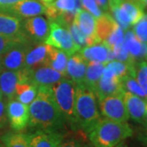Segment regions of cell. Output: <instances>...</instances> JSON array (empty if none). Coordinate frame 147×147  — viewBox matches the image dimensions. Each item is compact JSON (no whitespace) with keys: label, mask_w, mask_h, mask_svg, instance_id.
Instances as JSON below:
<instances>
[{"label":"cell","mask_w":147,"mask_h":147,"mask_svg":"<svg viewBox=\"0 0 147 147\" xmlns=\"http://www.w3.org/2000/svg\"><path fill=\"white\" fill-rule=\"evenodd\" d=\"M29 125L33 129L61 131L64 127L63 117L54 100L51 87H38L36 97L29 105Z\"/></svg>","instance_id":"1"},{"label":"cell","mask_w":147,"mask_h":147,"mask_svg":"<svg viewBox=\"0 0 147 147\" xmlns=\"http://www.w3.org/2000/svg\"><path fill=\"white\" fill-rule=\"evenodd\" d=\"M94 147H114L132 136L133 130L127 122L100 118L87 132Z\"/></svg>","instance_id":"2"},{"label":"cell","mask_w":147,"mask_h":147,"mask_svg":"<svg viewBox=\"0 0 147 147\" xmlns=\"http://www.w3.org/2000/svg\"><path fill=\"white\" fill-rule=\"evenodd\" d=\"M75 115L77 127L86 133L100 118L96 96L84 84L75 86Z\"/></svg>","instance_id":"3"},{"label":"cell","mask_w":147,"mask_h":147,"mask_svg":"<svg viewBox=\"0 0 147 147\" xmlns=\"http://www.w3.org/2000/svg\"><path fill=\"white\" fill-rule=\"evenodd\" d=\"M54 100L65 122L77 129L75 115V84L68 79H61L51 86Z\"/></svg>","instance_id":"4"},{"label":"cell","mask_w":147,"mask_h":147,"mask_svg":"<svg viewBox=\"0 0 147 147\" xmlns=\"http://www.w3.org/2000/svg\"><path fill=\"white\" fill-rule=\"evenodd\" d=\"M142 0H121L109 7L113 18L125 31L142 19L145 11Z\"/></svg>","instance_id":"5"},{"label":"cell","mask_w":147,"mask_h":147,"mask_svg":"<svg viewBox=\"0 0 147 147\" xmlns=\"http://www.w3.org/2000/svg\"><path fill=\"white\" fill-rule=\"evenodd\" d=\"M50 32L44 43L65 53L69 57L79 52V47L74 42L68 28L56 21H50Z\"/></svg>","instance_id":"6"},{"label":"cell","mask_w":147,"mask_h":147,"mask_svg":"<svg viewBox=\"0 0 147 147\" xmlns=\"http://www.w3.org/2000/svg\"><path fill=\"white\" fill-rule=\"evenodd\" d=\"M33 69L27 67L18 70L3 69L0 73V89L7 100L16 98L18 83H30Z\"/></svg>","instance_id":"7"},{"label":"cell","mask_w":147,"mask_h":147,"mask_svg":"<svg viewBox=\"0 0 147 147\" xmlns=\"http://www.w3.org/2000/svg\"><path fill=\"white\" fill-rule=\"evenodd\" d=\"M100 113L103 117L111 120L127 122L129 119L122 94L113 95L98 100Z\"/></svg>","instance_id":"8"},{"label":"cell","mask_w":147,"mask_h":147,"mask_svg":"<svg viewBox=\"0 0 147 147\" xmlns=\"http://www.w3.org/2000/svg\"><path fill=\"white\" fill-rule=\"evenodd\" d=\"M6 110L8 122L14 131H21L28 127L30 119L28 105L21 103L16 98H13L8 100Z\"/></svg>","instance_id":"9"},{"label":"cell","mask_w":147,"mask_h":147,"mask_svg":"<svg viewBox=\"0 0 147 147\" xmlns=\"http://www.w3.org/2000/svg\"><path fill=\"white\" fill-rule=\"evenodd\" d=\"M22 26L28 39L35 42L44 43L50 32L49 23L42 16L26 18L22 22Z\"/></svg>","instance_id":"10"},{"label":"cell","mask_w":147,"mask_h":147,"mask_svg":"<svg viewBox=\"0 0 147 147\" xmlns=\"http://www.w3.org/2000/svg\"><path fill=\"white\" fill-rule=\"evenodd\" d=\"M74 21L88 38V47L101 42L96 34V18L91 13L79 8L76 11Z\"/></svg>","instance_id":"11"},{"label":"cell","mask_w":147,"mask_h":147,"mask_svg":"<svg viewBox=\"0 0 147 147\" xmlns=\"http://www.w3.org/2000/svg\"><path fill=\"white\" fill-rule=\"evenodd\" d=\"M122 96L129 119L143 124L146 122L147 100L127 91H123Z\"/></svg>","instance_id":"12"},{"label":"cell","mask_w":147,"mask_h":147,"mask_svg":"<svg viewBox=\"0 0 147 147\" xmlns=\"http://www.w3.org/2000/svg\"><path fill=\"white\" fill-rule=\"evenodd\" d=\"M0 9L21 18H29L45 13V6L37 0H21L13 5Z\"/></svg>","instance_id":"13"},{"label":"cell","mask_w":147,"mask_h":147,"mask_svg":"<svg viewBox=\"0 0 147 147\" xmlns=\"http://www.w3.org/2000/svg\"><path fill=\"white\" fill-rule=\"evenodd\" d=\"M64 136L60 131H36L27 135L30 147H60L64 140Z\"/></svg>","instance_id":"14"},{"label":"cell","mask_w":147,"mask_h":147,"mask_svg":"<svg viewBox=\"0 0 147 147\" xmlns=\"http://www.w3.org/2000/svg\"><path fill=\"white\" fill-rule=\"evenodd\" d=\"M30 47L28 43L21 44L10 49L2 56L3 69L18 70L26 66V57Z\"/></svg>","instance_id":"15"},{"label":"cell","mask_w":147,"mask_h":147,"mask_svg":"<svg viewBox=\"0 0 147 147\" xmlns=\"http://www.w3.org/2000/svg\"><path fill=\"white\" fill-rule=\"evenodd\" d=\"M0 34L10 37H26L21 17L0 9Z\"/></svg>","instance_id":"16"},{"label":"cell","mask_w":147,"mask_h":147,"mask_svg":"<svg viewBox=\"0 0 147 147\" xmlns=\"http://www.w3.org/2000/svg\"><path fill=\"white\" fill-rule=\"evenodd\" d=\"M51 48L52 46L46 43H40L33 48L30 47L26 57L25 67L34 69L41 66H47Z\"/></svg>","instance_id":"17"},{"label":"cell","mask_w":147,"mask_h":147,"mask_svg":"<svg viewBox=\"0 0 147 147\" xmlns=\"http://www.w3.org/2000/svg\"><path fill=\"white\" fill-rule=\"evenodd\" d=\"M65 78L61 73L49 66H41L33 69L31 83L36 87H51L61 79Z\"/></svg>","instance_id":"18"},{"label":"cell","mask_w":147,"mask_h":147,"mask_svg":"<svg viewBox=\"0 0 147 147\" xmlns=\"http://www.w3.org/2000/svg\"><path fill=\"white\" fill-rule=\"evenodd\" d=\"M88 61L80 53H74L69 57L66 66V76L75 84H84Z\"/></svg>","instance_id":"19"},{"label":"cell","mask_w":147,"mask_h":147,"mask_svg":"<svg viewBox=\"0 0 147 147\" xmlns=\"http://www.w3.org/2000/svg\"><path fill=\"white\" fill-rule=\"evenodd\" d=\"M45 13L49 21H57L61 14L65 11H75L80 8L79 0H56L44 3Z\"/></svg>","instance_id":"20"},{"label":"cell","mask_w":147,"mask_h":147,"mask_svg":"<svg viewBox=\"0 0 147 147\" xmlns=\"http://www.w3.org/2000/svg\"><path fill=\"white\" fill-rule=\"evenodd\" d=\"M123 91L124 90L122 87L121 79L118 77L105 78L101 76L100 79L96 85L93 92L97 100H100L108 96L122 94Z\"/></svg>","instance_id":"21"},{"label":"cell","mask_w":147,"mask_h":147,"mask_svg":"<svg viewBox=\"0 0 147 147\" xmlns=\"http://www.w3.org/2000/svg\"><path fill=\"white\" fill-rule=\"evenodd\" d=\"M79 53L88 62L108 63L107 59L111 49L103 42L88 46L79 50Z\"/></svg>","instance_id":"22"},{"label":"cell","mask_w":147,"mask_h":147,"mask_svg":"<svg viewBox=\"0 0 147 147\" xmlns=\"http://www.w3.org/2000/svg\"><path fill=\"white\" fill-rule=\"evenodd\" d=\"M119 25L108 12H104L101 16L96 19V34L101 42H104L115 31Z\"/></svg>","instance_id":"23"},{"label":"cell","mask_w":147,"mask_h":147,"mask_svg":"<svg viewBox=\"0 0 147 147\" xmlns=\"http://www.w3.org/2000/svg\"><path fill=\"white\" fill-rule=\"evenodd\" d=\"M106 64L107 63L88 62L84 84L92 92L94 91L96 85L102 76L103 70Z\"/></svg>","instance_id":"24"},{"label":"cell","mask_w":147,"mask_h":147,"mask_svg":"<svg viewBox=\"0 0 147 147\" xmlns=\"http://www.w3.org/2000/svg\"><path fill=\"white\" fill-rule=\"evenodd\" d=\"M69 57L63 51L52 47L49 54L47 66L54 69L66 77V66Z\"/></svg>","instance_id":"25"},{"label":"cell","mask_w":147,"mask_h":147,"mask_svg":"<svg viewBox=\"0 0 147 147\" xmlns=\"http://www.w3.org/2000/svg\"><path fill=\"white\" fill-rule=\"evenodd\" d=\"M38 92V87L30 83H18L16 85V98L21 103L29 106Z\"/></svg>","instance_id":"26"},{"label":"cell","mask_w":147,"mask_h":147,"mask_svg":"<svg viewBox=\"0 0 147 147\" xmlns=\"http://www.w3.org/2000/svg\"><path fill=\"white\" fill-rule=\"evenodd\" d=\"M124 42L131 57L135 60L136 63L138 62L142 52V42L135 36L133 31L130 29L124 31Z\"/></svg>","instance_id":"27"},{"label":"cell","mask_w":147,"mask_h":147,"mask_svg":"<svg viewBox=\"0 0 147 147\" xmlns=\"http://www.w3.org/2000/svg\"><path fill=\"white\" fill-rule=\"evenodd\" d=\"M3 144L6 147H30L26 134L19 131H11L2 137Z\"/></svg>","instance_id":"28"},{"label":"cell","mask_w":147,"mask_h":147,"mask_svg":"<svg viewBox=\"0 0 147 147\" xmlns=\"http://www.w3.org/2000/svg\"><path fill=\"white\" fill-rule=\"evenodd\" d=\"M122 87L124 91L129 92L132 94L137 95L138 96L147 100V96L142 89L141 85L137 82L136 78L132 75H126L121 79Z\"/></svg>","instance_id":"29"},{"label":"cell","mask_w":147,"mask_h":147,"mask_svg":"<svg viewBox=\"0 0 147 147\" xmlns=\"http://www.w3.org/2000/svg\"><path fill=\"white\" fill-rule=\"evenodd\" d=\"M28 42L29 39L26 37H10L0 34V55L3 56L14 47Z\"/></svg>","instance_id":"30"},{"label":"cell","mask_w":147,"mask_h":147,"mask_svg":"<svg viewBox=\"0 0 147 147\" xmlns=\"http://www.w3.org/2000/svg\"><path fill=\"white\" fill-rule=\"evenodd\" d=\"M112 51H113L114 56H115V59L117 61L129 64L131 65H134L136 64L135 60L131 57V56L128 52V49L124 42V39H123V42L117 44L113 47Z\"/></svg>","instance_id":"31"},{"label":"cell","mask_w":147,"mask_h":147,"mask_svg":"<svg viewBox=\"0 0 147 147\" xmlns=\"http://www.w3.org/2000/svg\"><path fill=\"white\" fill-rule=\"evenodd\" d=\"M134 74L147 96V61H140L135 64Z\"/></svg>","instance_id":"32"},{"label":"cell","mask_w":147,"mask_h":147,"mask_svg":"<svg viewBox=\"0 0 147 147\" xmlns=\"http://www.w3.org/2000/svg\"><path fill=\"white\" fill-rule=\"evenodd\" d=\"M69 30L71 34L74 42L79 47V50H81L85 47H88V40H87L88 38L79 30V28L77 26L74 21H73L71 25L69 26Z\"/></svg>","instance_id":"33"},{"label":"cell","mask_w":147,"mask_h":147,"mask_svg":"<svg viewBox=\"0 0 147 147\" xmlns=\"http://www.w3.org/2000/svg\"><path fill=\"white\" fill-rule=\"evenodd\" d=\"M131 30L141 42L147 43V12H145L143 17L137 24L132 26Z\"/></svg>","instance_id":"34"},{"label":"cell","mask_w":147,"mask_h":147,"mask_svg":"<svg viewBox=\"0 0 147 147\" xmlns=\"http://www.w3.org/2000/svg\"><path fill=\"white\" fill-rule=\"evenodd\" d=\"M123 39H124V30L120 26H119L115 30V31L103 43L112 50L115 45L123 42Z\"/></svg>","instance_id":"35"},{"label":"cell","mask_w":147,"mask_h":147,"mask_svg":"<svg viewBox=\"0 0 147 147\" xmlns=\"http://www.w3.org/2000/svg\"><path fill=\"white\" fill-rule=\"evenodd\" d=\"M80 3L84 9L91 13L96 19L99 18L103 14V11L97 5L95 0H81Z\"/></svg>","instance_id":"36"},{"label":"cell","mask_w":147,"mask_h":147,"mask_svg":"<svg viewBox=\"0 0 147 147\" xmlns=\"http://www.w3.org/2000/svg\"><path fill=\"white\" fill-rule=\"evenodd\" d=\"M60 147H88L86 143V137H82V134L79 136H74L68 139L64 140Z\"/></svg>","instance_id":"37"},{"label":"cell","mask_w":147,"mask_h":147,"mask_svg":"<svg viewBox=\"0 0 147 147\" xmlns=\"http://www.w3.org/2000/svg\"><path fill=\"white\" fill-rule=\"evenodd\" d=\"M8 119L7 116L6 103L3 98L0 99V129H3L7 126Z\"/></svg>","instance_id":"38"},{"label":"cell","mask_w":147,"mask_h":147,"mask_svg":"<svg viewBox=\"0 0 147 147\" xmlns=\"http://www.w3.org/2000/svg\"><path fill=\"white\" fill-rule=\"evenodd\" d=\"M97 5L104 12H108L109 11V1L108 0H95Z\"/></svg>","instance_id":"39"},{"label":"cell","mask_w":147,"mask_h":147,"mask_svg":"<svg viewBox=\"0 0 147 147\" xmlns=\"http://www.w3.org/2000/svg\"><path fill=\"white\" fill-rule=\"evenodd\" d=\"M21 0H0V7H7L13 5Z\"/></svg>","instance_id":"40"},{"label":"cell","mask_w":147,"mask_h":147,"mask_svg":"<svg viewBox=\"0 0 147 147\" xmlns=\"http://www.w3.org/2000/svg\"><path fill=\"white\" fill-rule=\"evenodd\" d=\"M137 140L142 143L145 147H147V133L146 134H139Z\"/></svg>","instance_id":"41"},{"label":"cell","mask_w":147,"mask_h":147,"mask_svg":"<svg viewBox=\"0 0 147 147\" xmlns=\"http://www.w3.org/2000/svg\"><path fill=\"white\" fill-rule=\"evenodd\" d=\"M114 147H128L127 146V145L126 144V142H124V141H123V142H119V144H117Z\"/></svg>","instance_id":"42"},{"label":"cell","mask_w":147,"mask_h":147,"mask_svg":"<svg viewBox=\"0 0 147 147\" xmlns=\"http://www.w3.org/2000/svg\"><path fill=\"white\" fill-rule=\"evenodd\" d=\"M109 1V6L113 5V4H115L120 2V0H108Z\"/></svg>","instance_id":"43"},{"label":"cell","mask_w":147,"mask_h":147,"mask_svg":"<svg viewBox=\"0 0 147 147\" xmlns=\"http://www.w3.org/2000/svg\"><path fill=\"white\" fill-rule=\"evenodd\" d=\"M3 69V63H2V56L0 55V73L2 72Z\"/></svg>","instance_id":"44"},{"label":"cell","mask_w":147,"mask_h":147,"mask_svg":"<svg viewBox=\"0 0 147 147\" xmlns=\"http://www.w3.org/2000/svg\"><path fill=\"white\" fill-rule=\"evenodd\" d=\"M43 3H51V2H53V0H41Z\"/></svg>","instance_id":"45"},{"label":"cell","mask_w":147,"mask_h":147,"mask_svg":"<svg viewBox=\"0 0 147 147\" xmlns=\"http://www.w3.org/2000/svg\"><path fill=\"white\" fill-rule=\"evenodd\" d=\"M142 3H143V4L145 6V7L147 8V0H142Z\"/></svg>","instance_id":"46"},{"label":"cell","mask_w":147,"mask_h":147,"mask_svg":"<svg viewBox=\"0 0 147 147\" xmlns=\"http://www.w3.org/2000/svg\"><path fill=\"white\" fill-rule=\"evenodd\" d=\"M143 125H144V127H145V129H146V133H147V121H146V122H145V123H143Z\"/></svg>","instance_id":"47"},{"label":"cell","mask_w":147,"mask_h":147,"mask_svg":"<svg viewBox=\"0 0 147 147\" xmlns=\"http://www.w3.org/2000/svg\"><path fill=\"white\" fill-rule=\"evenodd\" d=\"M2 98H3V94L2 91L0 89V99H2Z\"/></svg>","instance_id":"48"},{"label":"cell","mask_w":147,"mask_h":147,"mask_svg":"<svg viewBox=\"0 0 147 147\" xmlns=\"http://www.w3.org/2000/svg\"><path fill=\"white\" fill-rule=\"evenodd\" d=\"M0 147H6L3 144H0Z\"/></svg>","instance_id":"49"}]
</instances>
